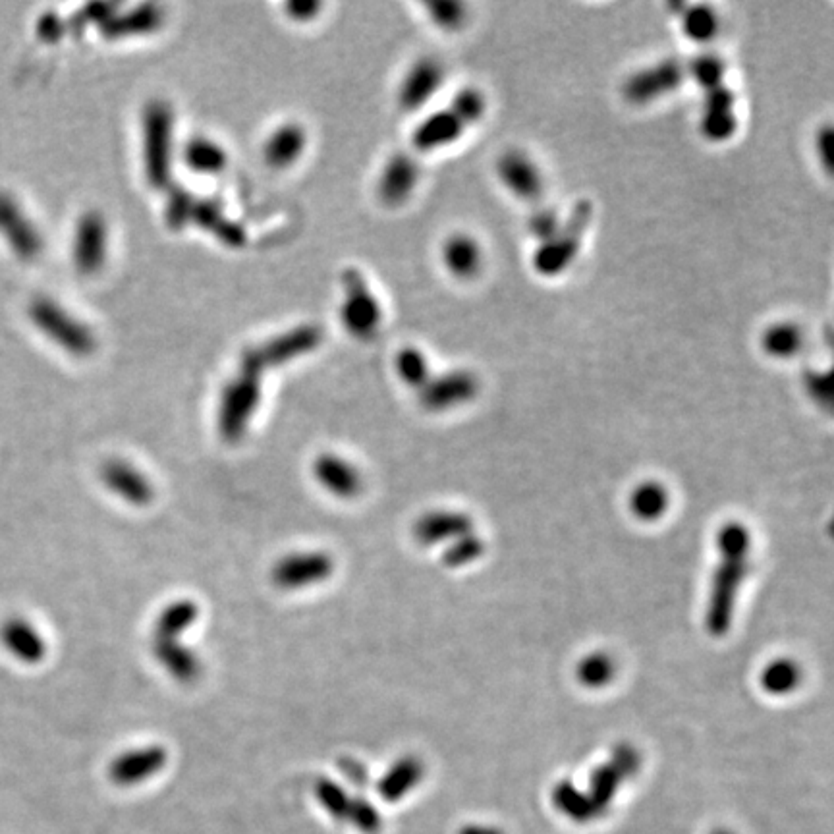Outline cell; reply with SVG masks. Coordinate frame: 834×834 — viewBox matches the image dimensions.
Segmentation results:
<instances>
[{
    "instance_id": "cell-9",
    "label": "cell",
    "mask_w": 834,
    "mask_h": 834,
    "mask_svg": "<svg viewBox=\"0 0 834 834\" xmlns=\"http://www.w3.org/2000/svg\"><path fill=\"white\" fill-rule=\"evenodd\" d=\"M111 246V230L105 215L97 209H89L80 215L72 230L70 255L78 273L85 277L97 275L107 265Z\"/></svg>"
},
{
    "instance_id": "cell-31",
    "label": "cell",
    "mask_w": 834,
    "mask_h": 834,
    "mask_svg": "<svg viewBox=\"0 0 834 834\" xmlns=\"http://www.w3.org/2000/svg\"><path fill=\"white\" fill-rule=\"evenodd\" d=\"M423 777V765L416 757H404L400 759L389 773L385 775V779L381 780L379 784V792L385 800L394 802L402 796H406L417 782Z\"/></svg>"
},
{
    "instance_id": "cell-38",
    "label": "cell",
    "mask_w": 834,
    "mask_h": 834,
    "mask_svg": "<svg viewBox=\"0 0 834 834\" xmlns=\"http://www.w3.org/2000/svg\"><path fill=\"white\" fill-rule=\"evenodd\" d=\"M168 201L165 205V221L172 230H180L188 224H192L195 201L197 197L182 188H168Z\"/></svg>"
},
{
    "instance_id": "cell-26",
    "label": "cell",
    "mask_w": 834,
    "mask_h": 834,
    "mask_svg": "<svg viewBox=\"0 0 834 834\" xmlns=\"http://www.w3.org/2000/svg\"><path fill=\"white\" fill-rule=\"evenodd\" d=\"M192 224L213 234L224 246L240 248L246 244V232L234 219H228L223 207L213 199L195 201Z\"/></svg>"
},
{
    "instance_id": "cell-4",
    "label": "cell",
    "mask_w": 834,
    "mask_h": 834,
    "mask_svg": "<svg viewBox=\"0 0 834 834\" xmlns=\"http://www.w3.org/2000/svg\"><path fill=\"white\" fill-rule=\"evenodd\" d=\"M28 317L31 325L43 334L51 344L74 358H89L97 350L95 331L49 296H37L29 302Z\"/></svg>"
},
{
    "instance_id": "cell-34",
    "label": "cell",
    "mask_w": 834,
    "mask_h": 834,
    "mask_svg": "<svg viewBox=\"0 0 834 834\" xmlns=\"http://www.w3.org/2000/svg\"><path fill=\"white\" fill-rule=\"evenodd\" d=\"M726 60L717 53H701L690 60L686 66V78H692L703 91L724 85L726 78Z\"/></svg>"
},
{
    "instance_id": "cell-29",
    "label": "cell",
    "mask_w": 834,
    "mask_h": 834,
    "mask_svg": "<svg viewBox=\"0 0 834 834\" xmlns=\"http://www.w3.org/2000/svg\"><path fill=\"white\" fill-rule=\"evenodd\" d=\"M153 655L172 678L182 684H192L201 674V663L194 651L176 640H157Z\"/></svg>"
},
{
    "instance_id": "cell-27",
    "label": "cell",
    "mask_w": 834,
    "mask_h": 834,
    "mask_svg": "<svg viewBox=\"0 0 834 834\" xmlns=\"http://www.w3.org/2000/svg\"><path fill=\"white\" fill-rule=\"evenodd\" d=\"M182 161L195 174L217 176L228 167V153L217 139L194 136L182 147Z\"/></svg>"
},
{
    "instance_id": "cell-1",
    "label": "cell",
    "mask_w": 834,
    "mask_h": 834,
    "mask_svg": "<svg viewBox=\"0 0 834 834\" xmlns=\"http://www.w3.org/2000/svg\"><path fill=\"white\" fill-rule=\"evenodd\" d=\"M717 541L721 551V564L717 566L713 576L705 622L709 634L721 638L730 630L736 595L748 574L750 531L738 522H730L724 524Z\"/></svg>"
},
{
    "instance_id": "cell-42",
    "label": "cell",
    "mask_w": 834,
    "mask_h": 834,
    "mask_svg": "<svg viewBox=\"0 0 834 834\" xmlns=\"http://www.w3.org/2000/svg\"><path fill=\"white\" fill-rule=\"evenodd\" d=\"M562 219L564 217L558 211H555V209H551V207H539V209H535L528 219L529 236L535 240L537 246L543 244V242H547L555 234L556 230H558V226L562 224Z\"/></svg>"
},
{
    "instance_id": "cell-24",
    "label": "cell",
    "mask_w": 834,
    "mask_h": 834,
    "mask_svg": "<svg viewBox=\"0 0 834 834\" xmlns=\"http://www.w3.org/2000/svg\"><path fill=\"white\" fill-rule=\"evenodd\" d=\"M167 763V751L161 746L122 753L111 765V779L118 784H136L157 775Z\"/></svg>"
},
{
    "instance_id": "cell-16",
    "label": "cell",
    "mask_w": 834,
    "mask_h": 834,
    "mask_svg": "<svg viewBox=\"0 0 834 834\" xmlns=\"http://www.w3.org/2000/svg\"><path fill=\"white\" fill-rule=\"evenodd\" d=\"M470 128L472 126L462 118L460 112L446 107L443 111L431 112L417 124L412 134V145L419 153L439 151L460 141Z\"/></svg>"
},
{
    "instance_id": "cell-13",
    "label": "cell",
    "mask_w": 834,
    "mask_h": 834,
    "mask_svg": "<svg viewBox=\"0 0 834 834\" xmlns=\"http://www.w3.org/2000/svg\"><path fill=\"white\" fill-rule=\"evenodd\" d=\"M699 132L711 143H724L738 132L736 95L728 85L703 91Z\"/></svg>"
},
{
    "instance_id": "cell-41",
    "label": "cell",
    "mask_w": 834,
    "mask_h": 834,
    "mask_svg": "<svg viewBox=\"0 0 834 834\" xmlns=\"http://www.w3.org/2000/svg\"><path fill=\"white\" fill-rule=\"evenodd\" d=\"M485 545L481 539H477L475 535H464L456 541L450 543V547L446 549L445 564L450 568H460V566H468L472 564L473 560H477L479 556L483 555Z\"/></svg>"
},
{
    "instance_id": "cell-2",
    "label": "cell",
    "mask_w": 834,
    "mask_h": 834,
    "mask_svg": "<svg viewBox=\"0 0 834 834\" xmlns=\"http://www.w3.org/2000/svg\"><path fill=\"white\" fill-rule=\"evenodd\" d=\"M143 172L151 188L167 190L176 157V118L167 101H149L141 116Z\"/></svg>"
},
{
    "instance_id": "cell-50",
    "label": "cell",
    "mask_w": 834,
    "mask_h": 834,
    "mask_svg": "<svg viewBox=\"0 0 834 834\" xmlns=\"http://www.w3.org/2000/svg\"><path fill=\"white\" fill-rule=\"evenodd\" d=\"M719 834H724V833H719Z\"/></svg>"
},
{
    "instance_id": "cell-39",
    "label": "cell",
    "mask_w": 834,
    "mask_h": 834,
    "mask_svg": "<svg viewBox=\"0 0 834 834\" xmlns=\"http://www.w3.org/2000/svg\"><path fill=\"white\" fill-rule=\"evenodd\" d=\"M429 18L435 26H439L446 31H454L464 26L466 18H468V6L456 0H437V2H429L425 4Z\"/></svg>"
},
{
    "instance_id": "cell-47",
    "label": "cell",
    "mask_w": 834,
    "mask_h": 834,
    "mask_svg": "<svg viewBox=\"0 0 834 834\" xmlns=\"http://www.w3.org/2000/svg\"><path fill=\"white\" fill-rule=\"evenodd\" d=\"M815 147H817V157L821 159L823 167L831 170V165H833V130H831V126H825L823 130H819V134L815 138Z\"/></svg>"
},
{
    "instance_id": "cell-46",
    "label": "cell",
    "mask_w": 834,
    "mask_h": 834,
    "mask_svg": "<svg viewBox=\"0 0 834 834\" xmlns=\"http://www.w3.org/2000/svg\"><path fill=\"white\" fill-rule=\"evenodd\" d=\"M350 813L354 817V823H358L362 829L369 831V829H375L379 825L377 811L369 806L365 800H356L350 807Z\"/></svg>"
},
{
    "instance_id": "cell-14",
    "label": "cell",
    "mask_w": 834,
    "mask_h": 834,
    "mask_svg": "<svg viewBox=\"0 0 834 834\" xmlns=\"http://www.w3.org/2000/svg\"><path fill=\"white\" fill-rule=\"evenodd\" d=\"M333 570L334 560L327 553H296L275 564L271 580L284 591H294L329 580Z\"/></svg>"
},
{
    "instance_id": "cell-28",
    "label": "cell",
    "mask_w": 834,
    "mask_h": 834,
    "mask_svg": "<svg viewBox=\"0 0 834 834\" xmlns=\"http://www.w3.org/2000/svg\"><path fill=\"white\" fill-rule=\"evenodd\" d=\"M759 344L773 360H792L804 350L806 333L796 321H777L761 333Z\"/></svg>"
},
{
    "instance_id": "cell-25",
    "label": "cell",
    "mask_w": 834,
    "mask_h": 834,
    "mask_svg": "<svg viewBox=\"0 0 834 834\" xmlns=\"http://www.w3.org/2000/svg\"><path fill=\"white\" fill-rule=\"evenodd\" d=\"M470 533L472 520L462 512H431L419 518L414 526V537L425 547L456 541Z\"/></svg>"
},
{
    "instance_id": "cell-40",
    "label": "cell",
    "mask_w": 834,
    "mask_h": 834,
    "mask_svg": "<svg viewBox=\"0 0 834 834\" xmlns=\"http://www.w3.org/2000/svg\"><path fill=\"white\" fill-rule=\"evenodd\" d=\"M450 107L460 112L462 118L470 126H475L477 122L483 120V116L487 112V97L483 95V91H479L475 87H466V89H460L454 95Z\"/></svg>"
},
{
    "instance_id": "cell-45",
    "label": "cell",
    "mask_w": 834,
    "mask_h": 834,
    "mask_svg": "<svg viewBox=\"0 0 834 834\" xmlns=\"http://www.w3.org/2000/svg\"><path fill=\"white\" fill-rule=\"evenodd\" d=\"M37 35L47 43H55L64 35V24L56 14H43L37 22Z\"/></svg>"
},
{
    "instance_id": "cell-5",
    "label": "cell",
    "mask_w": 834,
    "mask_h": 834,
    "mask_svg": "<svg viewBox=\"0 0 834 834\" xmlns=\"http://www.w3.org/2000/svg\"><path fill=\"white\" fill-rule=\"evenodd\" d=\"M261 402V375L240 369L226 383L219 404V433L226 443H238L248 433Z\"/></svg>"
},
{
    "instance_id": "cell-12",
    "label": "cell",
    "mask_w": 834,
    "mask_h": 834,
    "mask_svg": "<svg viewBox=\"0 0 834 834\" xmlns=\"http://www.w3.org/2000/svg\"><path fill=\"white\" fill-rule=\"evenodd\" d=\"M502 186L522 201H537L545 194V176L537 161L522 149H508L497 161Z\"/></svg>"
},
{
    "instance_id": "cell-17",
    "label": "cell",
    "mask_w": 834,
    "mask_h": 834,
    "mask_svg": "<svg viewBox=\"0 0 834 834\" xmlns=\"http://www.w3.org/2000/svg\"><path fill=\"white\" fill-rule=\"evenodd\" d=\"M421 178V168L414 155L396 153L392 155L377 180L379 199L389 205L398 207L406 203L417 190Z\"/></svg>"
},
{
    "instance_id": "cell-44",
    "label": "cell",
    "mask_w": 834,
    "mask_h": 834,
    "mask_svg": "<svg viewBox=\"0 0 834 834\" xmlns=\"http://www.w3.org/2000/svg\"><path fill=\"white\" fill-rule=\"evenodd\" d=\"M806 389L809 396L823 406H831L833 402V383L829 373H821L815 369H809L806 375Z\"/></svg>"
},
{
    "instance_id": "cell-11",
    "label": "cell",
    "mask_w": 834,
    "mask_h": 834,
    "mask_svg": "<svg viewBox=\"0 0 834 834\" xmlns=\"http://www.w3.org/2000/svg\"><path fill=\"white\" fill-rule=\"evenodd\" d=\"M479 394V379L468 369H452L431 379L419 389V402L429 412H446L472 402Z\"/></svg>"
},
{
    "instance_id": "cell-6",
    "label": "cell",
    "mask_w": 834,
    "mask_h": 834,
    "mask_svg": "<svg viewBox=\"0 0 834 834\" xmlns=\"http://www.w3.org/2000/svg\"><path fill=\"white\" fill-rule=\"evenodd\" d=\"M323 342V331L317 325H298L284 333L277 334L257 346H251L244 352L240 369L263 375V371L294 362L313 350L319 348Z\"/></svg>"
},
{
    "instance_id": "cell-15",
    "label": "cell",
    "mask_w": 834,
    "mask_h": 834,
    "mask_svg": "<svg viewBox=\"0 0 834 834\" xmlns=\"http://www.w3.org/2000/svg\"><path fill=\"white\" fill-rule=\"evenodd\" d=\"M445 84V66L431 56L416 60L398 87V105L406 112L419 111Z\"/></svg>"
},
{
    "instance_id": "cell-21",
    "label": "cell",
    "mask_w": 834,
    "mask_h": 834,
    "mask_svg": "<svg viewBox=\"0 0 834 834\" xmlns=\"http://www.w3.org/2000/svg\"><path fill=\"white\" fill-rule=\"evenodd\" d=\"M307 147L306 128L300 122H284L263 143V159L271 168L296 165Z\"/></svg>"
},
{
    "instance_id": "cell-7",
    "label": "cell",
    "mask_w": 834,
    "mask_h": 834,
    "mask_svg": "<svg viewBox=\"0 0 834 834\" xmlns=\"http://www.w3.org/2000/svg\"><path fill=\"white\" fill-rule=\"evenodd\" d=\"M344 300L340 306V321L344 329L356 338L367 340L375 336L383 323V306L367 280L358 269L342 273Z\"/></svg>"
},
{
    "instance_id": "cell-33",
    "label": "cell",
    "mask_w": 834,
    "mask_h": 834,
    "mask_svg": "<svg viewBox=\"0 0 834 834\" xmlns=\"http://www.w3.org/2000/svg\"><path fill=\"white\" fill-rule=\"evenodd\" d=\"M394 369L400 381L412 389H421L431 379L429 362L416 346H404L396 352Z\"/></svg>"
},
{
    "instance_id": "cell-19",
    "label": "cell",
    "mask_w": 834,
    "mask_h": 834,
    "mask_svg": "<svg viewBox=\"0 0 834 834\" xmlns=\"http://www.w3.org/2000/svg\"><path fill=\"white\" fill-rule=\"evenodd\" d=\"M441 261L446 271L454 278L472 280L477 277L485 263V253L477 238L466 232L450 234L441 246Z\"/></svg>"
},
{
    "instance_id": "cell-36",
    "label": "cell",
    "mask_w": 834,
    "mask_h": 834,
    "mask_svg": "<svg viewBox=\"0 0 834 834\" xmlns=\"http://www.w3.org/2000/svg\"><path fill=\"white\" fill-rule=\"evenodd\" d=\"M667 506V489L659 483H643L630 497V508L640 520L661 518L667 510Z\"/></svg>"
},
{
    "instance_id": "cell-8",
    "label": "cell",
    "mask_w": 834,
    "mask_h": 834,
    "mask_svg": "<svg viewBox=\"0 0 834 834\" xmlns=\"http://www.w3.org/2000/svg\"><path fill=\"white\" fill-rule=\"evenodd\" d=\"M684 82L686 64L676 58H663L632 72L622 84V97L634 107H645L672 95Z\"/></svg>"
},
{
    "instance_id": "cell-10",
    "label": "cell",
    "mask_w": 834,
    "mask_h": 834,
    "mask_svg": "<svg viewBox=\"0 0 834 834\" xmlns=\"http://www.w3.org/2000/svg\"><path fill=\"white\" fill-rule=\"evenodd\" d=\"M0 238L22 261H33L45 250L41 228L18 197L8 192H0Z\"/></svg>"
},
{
    "instance_id": "cell-37",
    "label": "cell",
    "mask_w": 834,
    "mask_h": 834,
    "mask_svg": "<svg viewBox=\"0 0 834 834\" xmlns=\"http://www.w3.org/2000/svg\"><path fill=\"white\" fill-rule=\"evenodd\" d=\"M614 672H616V665H614L611 655L593 653V655H587L580 661L576 676H578L582 686L595 690V688L607 686L611 682Z\"/></svg>"
},
{
    "instance_id": "cell-49",
    "label": "cell",
    "mask_w": 834,
    "mask_h": 834,
    "mask_svg": "<svg viewBox=\"0 0 834 834\" xmlns=\"http://www.w3.org/2000/svg\"><path fill=\"white\" fill-rule=\"evenodd\" d=\"M340 765H342L344 775H346L348 779H352L354 782H363V780H365V771H363V767L360 763H356V761H352V759H344Z\"/></svg>"
},
{
    "instance_id": "cell-43",
    "label": "cell",
    "mask_w": 834,
    "mask_h": 834,
    "mask_svg": "<svg viewBox=\"0 0 834 834\" xmlns=\"http://www.w3.org/2000/svg\"><path fill=\"white\" fill-rule=\"evenodd\" d=\"M315 788H317L319 802L323 804V807H327L333 815L346 817L350 813V807H352L350 798L346 796V792L338 784H334L333 780L321 779L317 782Z\"/></svg>"
},
{
    "instance_id": "cell-22",
    "label": "cell",
    "mask_w": 834,
    "mask_h": 834,
    "mask_svg": "<svg viewBox=\"0 0 834 834\" xmlns=\"http://www.w3.org/2000/svg\"><path fill=\"white\" fill-rule=\"evenodd\" d=\"M313 473L317 481L338 499H354L362 493V473L336 454H321L313 464Z\"/></svg>"
},
{
    "instance_id": "cell-32",
    "label": "cell",
    "mask_w": 834,
    "mask_h": 834,
    "mask_svg": "<svg viewBox=\"0 0 834 834\" xmlns=\"http://www.w3.org/2000/svg\"><path fill=\"white\" fill-rule=\"evenodd\" d=\"M197 614H199V609L194 601L190 599L174 601L157 618V624H155L157 640H176L180 634H184L188 628L194 626Z\"/></svg>"
},
{
    "instance_id": "cell-48",
    "label": "cell",
    "mask_w": 834,
    "mask_h": 834,
    "mask_svg": "<svg viewBox=\"0 0 834 834\" xmlns=\"http://www.w3.org/2000/svg\"><path fill=\"white\" fill-rule=\"evenodd\" d=\"M321 8H323V4H319V2H292V4H286L288 16L296 22L313 20L319 14Z\"/></svg>"
},
{
    "instance_id": "cell-30",
    "label": "cell",
    "mask_w": 834,
    "mask_h": 834,
    "mask_svg": "<svg viewBox=\"0 0 834 834\" xmlns=\"http://www.w3.org/2000/svg\"><path fill=\"white\" fill-rule=\"evenodd\" d=\"M670 8H676V16L680 20L682 33L699 45L711 43L719 35V16L715 8L707 4H670Z\"/></svg>"
},
{
    "instance_id": "cell-18",
    "label": "cell",
    "mask_w": 834,
    "mask_h": 834,
    "mask_svg": "<svg viewBox=\"0 0 834 834\" xmlns=\"http://www.w3.org/2000/svg\"><path fill=\"white\" fill-rule=\"evenodd\" d=\"M163 22L165 12L159 4H139L130 10H124L122 14H116L114 10L99 28L109 39H130L155 33L163 26Z\"/></svg>"
},
{
    "instance_id": "cell-3",
    "label": "cell",
    "mask_w": 834,
    "mask_h": 834,
    "mask_svg": "<svg viewBox=\"0 0 834 834\" xmlns=\"http://www.w3.org/2000/svg\"><path fill=\"white\" fill-rule=\"evenodd\" d=\"M593 223V203L589 199H580L570 213L562 219L555 234L539 244L531 255L533 271L543 278H556L564 275L574 261L578 259L585 234Z\"/></svg>"
},
{
    "instance_id": "cell-23",
    "label": "cell",
    "mask_w": 834,
    "mask_h": 834,
    "mask_svg": "<svg viewBox=\"0 0 834 834\" xmlns=\"http://www.w3.org/2000/svg\"><path fill=\"white\" fill-rule=\"evenodd\" d=\"M101 479L112 493L130 504L145 506L153 501V487L149 479L128 462L109 460L101 468Z\"/></svg>"
},
{
    "instance_id": "cell-20",
    "label": "cell",
    "mask_w": 834,
    "mask_h": 834,
    "mask_svg": "<svg viewBox=\"0 0 834 834\" xmlns=\"http://www.w3.org/2000/svg\"><path fill=\"white\" fill-rule=\"evenodd\" d=\"M0 641L14 659L26 665H37L47 655V643L41 632L22 616H14L2 624Z\"/></svg>"
},
{
    "instance_id": "cell-35",
    "label": "cell",
    "mask_w": 834,
    "mask_h": 834,
    "mask_svg": "<svg viewBox=\"0 0 834 834\" xmlns=\"http://www.w3.org/2000/svg\"><path fill=\"white\" fill-rule=\"evenodd\" d=\"M802 670L790 659H777L761 674V686L767 694L784 695L800 686Z\"/></svg>"
}]
</instances>
